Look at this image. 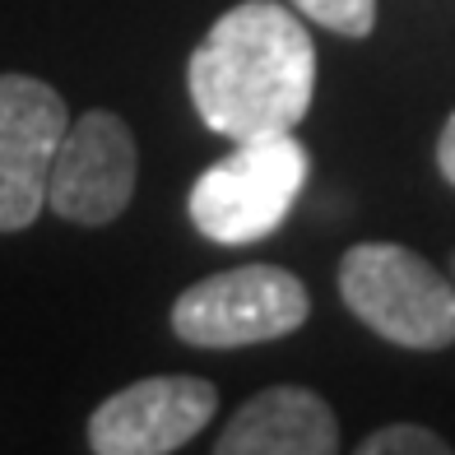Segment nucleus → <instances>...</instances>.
I'll return each mask as SVG.
<instances>
[{
  "label": "nucleus",
  "mask_w": 455,
  "mask_h": 455,
  "mask_svg": "<svg viewBox=\"0 0 455 455\" xmlns=\"http://www.w3.org/2000/svg\"><path fill=\"white\" fill-rule=\"evenodd\" d=\"M219 455H335L339 423L307 386H270L246 400L214 446Z\"/></svg>",
  "instance_id": "obj_8"
},
{
  "label": "nucleus",
  "mask_w": 455,
  "mask_h": 455,
  "mask_svg": "<svg viewBox=\"0 0 455 455\" xmlns=\"http://www.w3.org/2000/svg\"><path fill=\"white\" fill-rule=\"evenodd\" d=\"M66 126V98L52 84L33 75H0V233H19L43 214Z\"/></svg>",
  "instance_id": "obj_5"
},
{
  "label": "nucleus",
  "mask_w": 455,
  "mask_h": 455,
  "mask_svg": "<svg viewBox=\"0 0 455 455\" xmlns=\"http://www.w3.org/2000/svg\"><path fill=\"white\" fill-rule=\"evenodd\" d=\"M307 172H312V158L293 140V131L242 140L228 158L210 163L196 177L186 210H191L196 233L214 246H251L288 219Z\"/></svg>",
  "instance_id": "obj_2"
},
{
  "label": "nucleus",
  "mask_w": 455,
  "mask_h": 455,
  "mask_svg": "<svg viewBox=\"0 0 455 455\" xmlns=\"http://www.w3.org/2000/svg\"><path fill=\"white\" fill-rule=\"evenodd\" d=\"M437 168L442 177L455 186V112L446 116V126H442V140H437Z\"/></svg>",
  "instance_id": "obj_11"
},
{
  "label": "nucleus",
  "mask_w": 455,
  "mask_h": 455,
  "mask_svg": "<svg viewBox=\"0 0 455 455\" xmlns=\"http://www.w3.org/2000/svg\"><path fill=\"white\" fill-rule=\"evenodd\" d=\"M312 312L298 275L279 265H237L191 283L172 307V330L191 348H246L293 335Z\"/></svg>",
  "instance_id": "obj_4"
},
{
  "label": "nucleus",
  "mask_w": 455,
  "mask_h": 455,
  "mask_svg": "<svg viewBox=\"0 0 455 455\" xmlns=\"http://www.w3.org/2000/svg\"><path fill=\"white\" fill-rule=\"evenodd\" d=\"M186 89L200 121L223 140L288 135L316 93V47L279 0H242L196 47Z\"/></svg>",
  "instance_id": "obj_1"
},
{
  "label": "nucleus",
  "mask_w": 455,
  "mask_h": 455,
  "mask_svg": "<svg viewBox=\"0 0 455 455\" xmlns=\"http://www.w3.org/2000/svg\"><path fill=\"white\" fill-rule=\"evenodd\" d=\"M312 24L344 33V37H367L377 24V0H293Z\"/></svg>",
  "instance_id": "obj_9"
},
{
  "label": "nucleus",
  "mask_w": 455,
  "mask_h": 455,
  "mask_svg": "<svg viewBox=\"0 0 455 455\" xmlns=\"http://www.w3.org/2000/svg\"><path fill=\"white\" fill-rule=\"evenodd\" d=\"M135 135L116 112H84L66 126L47 177V204L70 223H112L135 196Z\"/></svg>",
  "instance_id": "obj_6"
},
{
  "label": "nucleus",
  "mask_w": 455,
  "mask_h": 455,
  "mask_svg": "<svg viewBox=\"0 0 455 455\" xmlns=\"http://www.w3.org/2000/svg\"><path fill=\"white\" fill-rule=\"evenodd\" d=\"M219 390L200 377H144L89 419V446L98 455H168L210 427Z\"/></svg>",
  "instance_id": "obj_7"
},
{
  "label": "nucleus",
  "mask_w": 455,
  "mask_h": 455,
  "mask_svg": "<svg viewBox=\"0 0 455 455\" xmlns=\"http://www.w3.org/2000/svg\"><path fill=\"white\" fill-rule=\"evenodd\" d=\"M451 446L427 427H413V423H400V427H381L363 442V455H446Z\"/></svg>",
  "instance_id": "obj_10"
},
{
  "label": "nucleus",
  "mask_w": 455,
  "mask_h": 455,
  "mask_svg": "<svg viewBox=\"0 0 455 455\" xmlns=\"http://www.w3.org/2000/svg\"><path fill=\"white\" fill-rule=\"evenodd\" d=\"M339 298L371 335L400 348L455 344V288L432 265L395 242H363L339 260Z\"/></svg>",
  "instance_id": "obj_3"
}]
</instances>
